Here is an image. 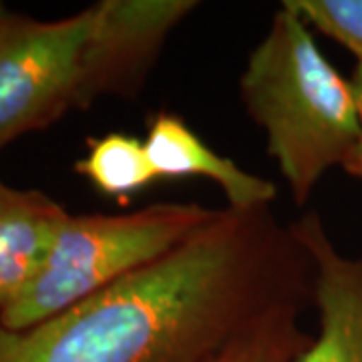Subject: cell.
<instances>
[{"instance_id": "7c38bea8", "label": "cell", "mask_w": 362, "mask_h": 362, "mask_svg": "<svg viewBox=\"0 0 362 362\" xmlns=\"http://www.w3.org/2000/svg\"><path fill=\"white\" fill-rule=\"evenodd\" d=\"M350 78H352V85H354V90H356L358 123H361V127H358V137H356V141H354L350 153L346 156V159H344V163H342V169L349 173L350 177H354V180H358L362 183V63H356Z\"/></svg>"}, {"instance_id": "ba28073f", "label": "cell", "mask_w": 362, "mask_h": 362, "mask_svg": "<svg viewBox=\"0 0 362 362\" xmlns=\"http://www.w3.org/2000/svg\"><path fill=\"white\" fill-rule=\"evenodd\" d=\"M65 216L51 197L0 181V310L39 274Z\"/></svg>"}, {"instance_id": "5b68a950", "label": "cell", "mask_w": 362, "mask_h": 362, "mask_svg": "<svg viewBox=\"0 0 362 362\" xmlns=\"http://www.w3.org/2000/svg\"><path fill=\"white\" fill-rule=\"evenodd\" d=\"M194 0H103L89 51L87 101L101 95H131L141 85L171 30Z\"/></svg>"}, {"instance_id": "8fae6325", "label": "cell", "mask_w": 362, "mask_h": 362, "mask_svg": "<svg viewBox=\"0 0 362 362\" xmlns=\"http://www.w3.org/2000/svg\"><path fill=\"white\" fill-rule=\"evenodd\" d=\"M312 28L344 49L362 63V0H284Z\"/></svg>"}, {"instance_id": "4fadbf2b", "label": "cell", "mask_w": 362, "mask_h": 362, "mask_svg": "<svg viewBox=\"0 0 362 362\" xmlns=\"http://www.w3.org/2000/svg\"><path fill=\"white\" fill-rule=\"evenodd\" d=\"M14 21V14H11L6 8H4V4H0V33L6 28V26L11 25Z\"/></svg>"}, {"instance_id": "52a82bcc", "label": "cell", "mask_w": 362, "mask_h": 362, "mask_svg": "<svg viewBox=\"0 0 362 362\" xmlns=\"http://www.w3.org/2000/svg\"><path fill=\"white\" fill-rule=\"evenodd\" d=\"M149 161L159 180L171 177H204L218 183L228 207L258 209L272 207L278 195L276 183L242 169L233 159L220 156L202 141L180 115L159 113L151 119L147 137Z\"/></svg>"}, {"instance_id": "8992f818", "label": "cell", "mask_w": 362, "mask_h": 362, "mask_svg": "<svg viewBox=\"0 0 362 362\" xmlns=\"http://www.w3.org/2000/svg\"><path fill=\"white\" fill-rule=\"evenodd\" d=\"M312 262L318 334L296 362H362V252L340 254L316 211L290 221Z\"/></svg>"}, {"instance_id": "3957f363", "label": "cell", "mask_w": 362, "mask_h": 362, "mask_svg": "<svg viewBox=\"0 0 362 362\" xmlns=\"http://www.w3.org/2000/svg\"><path fill=\"white\" fill-rule=\"evenodd\" d=\"M218 211L173 202L121 216L66 214L39 274L0 310V328L25 330L95 296L185 244Z\"/></svg>"}, {"instance_id": "7a4b0ae2", "label": "cell", "mask_w": 362, "mask_h": 362, "mask_svg": "<svg viewBox=\"0 0 362 362\" xmlns=\"http://www.w3.org/2000/svg\"><path fill=\"white\" fill-rule=\"evenodd\" d=\"M240 95L296 206H306L324 173L342 168L358 137L352 78L326 59L310 25L282 2L247 57Z\"/></svg>"}, {"instance_id": "6da1fadb", "label": "cell", "mask_w": 362, "mask_h": 362, "mask_svg": "<svg viewBox=\"0 0 362 362\" xmlns=\"http://www.w3.org/2000/svg\"><path fill=\"white\" fill-rule=\"evenodd\" d=\"M312 278L272 207H226L95 296L25 330L0 328V362H204L262 312L312 300Z\"/></svg>"}, {"instance_id": "9c48e42d", "label": "cell", "mask_w": 362, "mask_h": 362, "mask_svg": "<svg viewBox=\"0 0 362 362\" xmlns=\"http://www.w3.org/2000/svg\"><path fill=\"white\" fill-rule=\"evenodd\" d=\"M306 304V300H290L272 306L204 362H296L312 340L300 324Z\"/></svg>"}, {"instance_id": "277c9868", "label": "cell", "mask_w": 362, "mask_h": 362, "mask_svg": "<svg viewBox=\"0 0 362 362\" xmlns=\"http://www.w3.org/2000/svg\"><path fill=\"white\" fill-rule=\"evenodd\" d=\"M97 8L63 21H14L0 33V147L71 107H87Z\"/></svg>"}, {"instance_id": "30bf717a", "label": "cell", "mask_w": 362, "mask_h": 362, "mask_svg": "<svg viewBox=\"0 0 362 362\" xmlns=\"http://www.w3.org/2000/svg\"><path fill=\"white\" fill-rule=\"evenodd\" d=\"M77 171L95 189L119 199H127L159 181L145 141L125 133H109L90 141L89 153L78 161Z\"/></svg>"}]
</instances>
